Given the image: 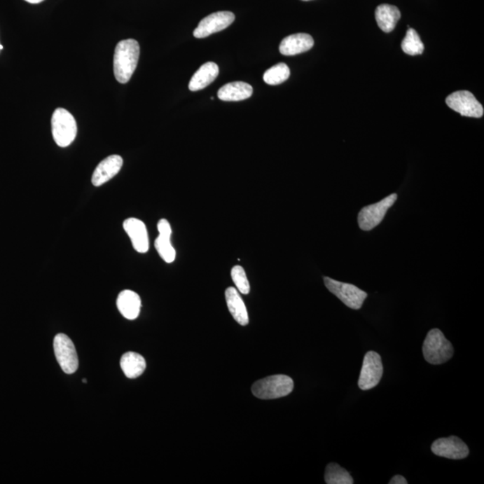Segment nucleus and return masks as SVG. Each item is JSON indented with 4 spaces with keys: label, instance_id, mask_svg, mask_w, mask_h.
Segmentation results:
<instances>
[{
    "label": "nucleus",
    "instance_id": "30",
    "mask_svg": "<svg viewBox=\"0 0 484 484\" xmlns=\"http://www.w3.org/2000/svg\"><path fill=\"white\" fill-rule=\"evenodd\" d=\"M83 382L86 383V382H88V381H86V380L85 379V380H83Z\"/></svg>",
    "mask_w": 484,
    "mask_h": 484
},
{
    "label": "nucleus",
    "instance_id": "31",
    "mask_svg": "<svg viewBox=\"0 0 484 484\" xmlns=\"http://www.w3.org/2000/svg\"><path fill=\"white\" fill-rule=\"evenodd\" d=\"M303 1H310V0H303Z\"/></svg>",
    "mask_w": 484,
    "mask_h": 484
},
{
    "label": "nucleus",
    "instance_id": "2",
    "mask_svg": "<svg viewBox=\"0 0 484 484\" xmlns=\"http://www.w3.org/2000/svg\"><path fill=\"white\" fill-rule=\"evenodd\" d=\"M422 352L429 364L440 365L450 360L454 348L440 329H434L429 330L423 342Z\"/></svg>",
    "mask_w": 484,
    "mask_h": 484
},
{
    "label": "nucleus",
    "instance_id": "16",
    "mask_svg": "<svg viewBox=\"0 0 484 484\" xmlns=\"http://www.w3.org/2000/svg\"><path fill=\"white\" fill-rule=\"evenodd\" d=\"M226 299L227 306L235 321L242 326L248 325V310H247L244 301L240 297L239 291L234 287H229L226 291Z\"/></svg>",
    "mask_w": 484,
    "mask_h": 484
},
{
    "label": "nucleus",
    "instance_id": "26",
    "mask_svg": "<svg viewBox=\"0 0 484 484\" xmlns=\"http://www.w3.org/2000/svg\"><path fill=\"white\" fill-rule=\"evenodd\" d=\"M157 228H158L159 235L171 238L172 233V226L167 220H160L158 224H157Z\"/></svg>",
    "mask_w": 484,
    "mask_h": 484
},
{
    "label": "nucleus",
    "instance_id": "6",
    "mask_svg": "<svg viewBox=\"0 0 484 484\" xmlns=\"http://www.w3.org/2000/svg\"><path fill=\"white\" fill-rule=\"evenodd\" d=\"M396 200L397 195L393 193L378 203L362 208L358 214V224L361 230L368 232L379 226Z\"/></svg>",
    "mask_w": 484,
    "mask_h": 484
},
{
    "label": "nucleus",
    "instance_id": "21",
    "mask_svg": "<svg viewBox=\"0 0 484 484\" xmlns=\"http://www.w3.org/2000/svg\"><path fill=\"white\" fill-rule=\"evenodd\" d=\"M325 482L328 484H352L354 483L348 471L336 463L329 464L326 466Z\"/></svg>",
    "mask_w": 484,
    "mask_h": 484
},
{
    "label": "nucleus",
    "instance_id": "15",
    "mask_svg": "<svg viewBox=\"0 0 484 484\" xmlns=\"http://www.w3.org/2000/svg\"><path fill=\"white\" fill-rule=\"evenodd\" d=\"M141 305L142 304H141L139 295L134 291L125 290L118 294L117 307L127 319H136L139 316Z\"/></svg>",
    "mask_w": 484,
    "mask_h": 484
},
{
    "label": "nucleus",
    "instance_id": "24",
    "mask_svg": "<svg viewBox=\"0 0 484 484\" xmlns=\"http://www.w3.org/2000/svg\"><path fill=\"white\" fill-rule=\"evenodd\" d=\"M155 246L157 252L166 263H172L176 258L175 249L173 248L171 238L159 235L155 240Z\"/></svg>",
    "mask_w": 484,
    "mask_h": 484
},
{
    "label": "nucleus",
    "instance_id": "20",
    "mask_svg": "<svg viewBox=\"0 0 484 484\" xmlns=\"http://www.w3.org/2000/svg\"><path fill=\"white\" fill-rule=\"evenodd\" d=\"M120 367L128 379H137L145 371L146 364L142 355L128 352L121 357Z\"/></svg>",
    "mask_w": 484,
    "mask_h": 484
},
{
    "label": "nucleus",
    "instance_id": "17",
    "mask_svg": "<svg viewBox=\"0 0 484 484\" xmlns=\"http://www.w3.org/2000/svg\"><path fill=\"white\" fill-rule=\"evenodd\" d=\"M218 75H219V67L216 63L207 62L204 64L192 76L188 88L192 92H197L206 88L216 80Z\"/></svg>",
    "mask_w": 484,
    "mask_h": 484
},
{
    "label": "nucleus",
    "instance_id": "23",
    "mask_svg": "<svg viewBox=\"0 0 484 484\" xmlns=\"http://www.w3.org/2000/svg\"><path fill=\"white\" fill-rule=\"evenodd\" d=\"M290 76V69L286 64L280 63L270 67L263 76V79L268 85H277L286 81Z\"/></svg>",
    "mask_w": 484,
    "mask_h": 484
},
{
    "label": "nucleus",
    "instance_id": "27",
    "mask_svg": "<svg viewBox=\"0 0 484 484\" xmlns=\"http://www.w3.org/2000/svg\"><path fill=\"white\" fill-rule=\"evenodd\" d=\"M389 484H407L408 482H407L406 479L405 477L402 476H395L393 477L392 479L389 480Z\"/></svg>",
    "mask_w": 484,
    "mask_h": 484
},
{
    "label": "nucleus",
    "instance_id": "22",
    "mask_svg": "<svg viewBox=\"0 0 484 484\" xmlns=\"http://www.w3.org/2000/svg\"><path fill=\"white\" fill-rule=\"evenodd\" d=\"M401 46H402L403 53L411 56L420 55L424 51V45H423L421 38H420L417 32L412 28L407 31L405 39L402 41Z\"/></svg>",
    "mask_w": 484,
    "mask_h": 484
},
{
    "label": "nucleus",
    "instance_id": "3",
    "mask_svg": "<svg viewBox=\"0 0 484 484\" xmlns=\"http://www.w3.org/2000/svg\"><path fill=\"white\" fill-rule=\"evenodd\" d=\"M293 380L286 375H274L256 381L252 386V393L259 399H277L293 392Z\"/></svg>",
    "mask_w": 484,
    "mask_h": 484
},
{
    "label": "nucleus",
    "instance_id": "5",
    "mask_svg": "<svg viewBox=\"0 0 484 484\" xmlns=\"http://www.w3.org/2000/svg\"><path fill=\"white\" fill-rule=\"evenodd\" d=\"M324 283L330 293L352 310H360L368 297L366 291L354 284L342 283L330 277H324Z\"/></svg>",
    "mask_w": 484,
    "mask_h": 484
},
{
    "label": "nucleus",
    "instance_id": "9",
    "mask_svg": "<svg viewBox=\"0 0 484 484\" xmlns=\"http://www.w3.org/2000/svg\"><path fill=\"white\" fill-rule=\"evenodd\" d=\"M448 107L464 117L482 118L483 107L472 92L458 91L448 95L445 99Z\"/></svg>",
    "mask_w": 484,
    "mask_h": 484
},
{
    "label": "nucleus",
    "instance_id": "25",
    "mask_svg": "<svg viewBox=\"0 0 484 484\" xmlns=\"http://www.w3.org/2000/svg\"><path fill=\"white\" fill-rule=\"evenodd\" d=\"M230 275H232L233 281L237 287V290L240 293L249 294V291H251V285H249L244 268L240 267V265H235V267L233 268Z\"/></svg>",
    "mask_w": 484,
    "mask_h": 484
},
{
    "label": "nucleus",
    "instance_id": "7",
    "mask_svg": "<svg viewBox=\"0 0 484 484\" xmlns=\"http://www.w3.org/2000/svg\"><path fill=\"white\" fill-rule=\"evenodd\" d=\"M54 352L60 366L67 374L75 373L78 368V357L72 340L65 334H57L53 341Z\"/></svg>",
    "mask_w": 484,
    "mask_h": 484
},
{
    "label": "nucleus",
    "instance_id": "1",
    "mask_svg": "<svg viewBox=\"0 0 484 484\" xmlns=\"http://www.w3.org/2000/svg\"><path fill=\"white\" fill-rule=\"evenodd\" d=\"M140 47L136 40L127 39L117 44L114 53L113 70L116 80L127 84L133 76L139 63Z\"/></svg>",
    "mask_w": 484,
    "mask_h": 484
},
{
    "label": "nucleus",
    "instance_id": "8",
    "mask_svg": "<svg viewBox=\"0 0 484 484\" xmlns=\"http://www.w3.org/2000/svg\"><path fill=\"white\" fill-rule=\"evenodd\" d=\"M383 375V364L380 355L370 351L365 354L358 386L361 390L373 389L380 383Z\"/></svg>",
    "mask_w": 484,
    "mask_h": 484
},
{
    "label": "nucleus",
    "instance_id": "12",
    "mask_svg": "<svg viewBox=\"0 0 484 484\" xmlns=\"http://www.w3.org/2000/svg\"><path fill=\"white\" fill-rule=\"evenodd\" d=\"M125 232L132 242L134 251L146 253L149 251V237L146 224L137 218H128L123 223Z\"/></svg>",
    "mask_w": 484,
    "mask_h": 484
},
{
    "label": "nucleus",
    "instance_id": "11",
    "mask_svg": "<svg viewBox=\"0 0 484 484\" xmlns=\"http://www.w3.org/2000/svg\"><path fill=\"white\" fill-rule=\"evenodd\" d=\"M431 451L436 456L454 460L464 459L470 452L466 444L456 436L435 441L431 445Z\"/></svg>",
    "mask_w": 484,
    "mask_h": 484
},
{
    "label": "nucleus",
    "instance_id": "14",
    "mask_svg": "<svg viewBox=\"0 0 484 484\" xmlns=\"http://www.w3.org/2000/svg\"><path fill=\"white\" fill-rule=\"evenodd\" d=\"M314 46V40L310 34H296L284 38L279 47L281 54L284 56H294L306 53Z\"/></svg>",
    "mask_w": 484,
    "mask_h": 484
},
{
    "label": "nucleus",
    "instance_id": "29",
    "mask_svg": "<svg viewBox=\"0 0 484 484\" xmlns=\"http://www.w3.org/2000/svg\"><path fill=\"white\" fill-rule=\"evenodd\" d=\"M3 50V46L1 44H0V50Z\"/></svg>",
    "mask_w": 484,
    "mask_h": 484
},
{
    "label": "nucleus",
    "instance_id": "28",
    "mask_svg": "<svg viewBox=\"0 0 484 484\" xmlns=\"http://www.w3.org/2000/svg\"><path fill=\"white\" fill-rule=\"evenodd\" d=\"M25 1L31 3V4H39V3L44 1V0H25Z\"/></svg>",
    "mask_w": 484,
    "mask_h": 484
},
{
    "label": "nucleus",
    "instance_id": "4",
    "mask_svg": "<svg viewBox=\"0 0 484 484\" xmlns=\"http://www.w3.org/2000/svg\"><path fill=\"white\" fill-rule=\"evenodd\" d=\"M53 137L57 146L67 147L75 140L78 134V126L73 115L65 109L59 108L53 112L51 118Z\"/></svg>",
    "mask_w": 484,
    "mask_h": 484
},
{
    "label": "nucleus",
    "instance_id": "18",
    "mask_svg": "<svg viewBox=\"0 0 484 484\" xmlns=\"http://www.w3.org/2000/svg\"><path fill=\"white\" fill-rule=\"evenodd\" d=\"M253 88L245 82H233L218 91V98L224 102H239L251 97Z\"/></svg>",
    "mask_w": 484,
    "mask_h": 484
},
{
    "label": "nucleus",
    "instance_id": "19",
    "mask_svg": "<svg viewBox=\"0 0 484 484\" xmlns=\"http://www.w3.org/2000/svg\"><path fill=\"white\" fill-rule=\"evenodd\" d=\"M375 17L381 30L385 33H390L395 29L396 22L399 21L401 13L395 6L382 4L378 6Z\"/></svg>",
    "mask_w": 484,
    "mask_h": 484
},
{
    "label": "nucleus",
    "instance_id": "10",
    "mask_svg": "<svg viewBox=\"0 0 484 484\" xmlns=\"http://www.w3.org/2000/svg\"><path fill=\"white\" fill-rule=\"evenodd\" d=\"M235 20V15L229 11L214 13L205 18L198 27L195 29L194 36L198 39L210 36L211 34L218 33L229 27Z\"/></svg>",
    "mask_w": 484,
    "mask_h": 484
},
{
    "label": "nucleus",
    "instance_id": "13",
    "mask_svg": "<svg viewBox=\"0 0 484 484\" xmlns=\"http://www.w3.org/2000/svg\"><path fill=\"white\" fill-rule=\"evenodd\" d=\"M123 165V157L117 155L108 156L99 163L92 173V184L95 187H100L120 172Z\"/></svg>",
    "mask_w": 484,
    "mask_h": 484
}]
</instances>
